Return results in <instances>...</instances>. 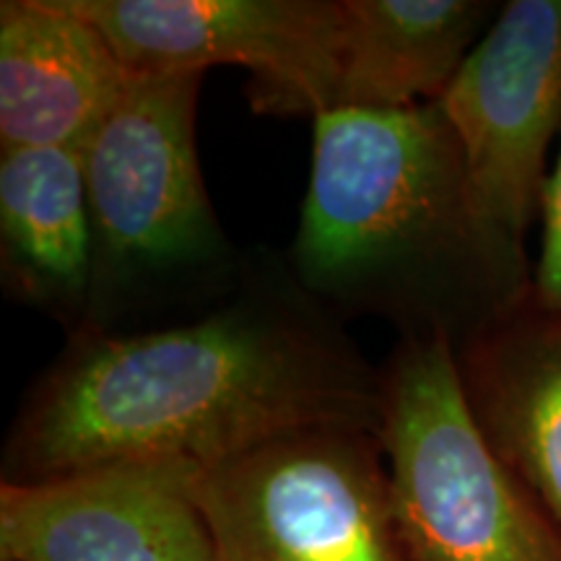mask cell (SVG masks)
<instances>
[{
    "mask_svg": "<svg viewBox=\"0 0 561 561\" xmlns=\"http://www.w3.org/2000/svg\"><path fill=\"white\" fill-rule=\"evenodd\" d=\"M382 369L271 255L227 297L159 328L79 333L11 421L3 481L125 462L191 471L320 426L380 430Z\"/></svg>",
    "mask_w": 561,
    "mask_h": 561,
    "instance_id": "1",
    "label": "cell"
},
{
    "mask_svg": "<svg viewBox=\"0 0 561 561\" xmlns=\"http://www.w3.org/2000/svg\"><path fill=\"white\" fill-rule=\"evenodd\" d=\"M289 268L335 318L385 320L455 348L530 289L476 214L439 102L333 110L312 121V164Z\"/></svg>",
    "mask_w": 561,
    "mask_h": 561,
    "instance_id": "2",
    "label": "cell"
},
{
    "mask_svg": "<svg viewBox=\"0 0 561 561\" xmlns=\"http://www.w3.org/2000/svg\"><path fill=\"white\" fill-rule=\"evenodd\" d=\"M201 83L198 73L133 79L83 146L94 257L79 333L193 318L244 276L248 257L231 244L203 182Z\"/></svg>",
    "mask_w": 561,
    "mask_h": 561,
    "instance_id": "3",
    "label": "cell"
},
{
    "mask_svg": "<svg viewBox=\"0 0 561 561\" xmlns=\"http://www.w3.org/2000/svg\"><path fill=\"white\" fill-rule=\"evenodd\" d=\"M377 437L405 561H561V525L483 439L450 341H398Z\"/></svg>",
    "mask_w": 561,
    "mask_h": 561,
    "instance_id": "4",
    "label": "cell"
},
{
    "mask_svg": "<svg viewBox=\"0 0 561 561\" xmlns=\"http://www.w3.org/2000/svg\"><path fill=\"white\" fill-rule=\"evenodd\" d=\"M221 561H405L380 437L294 432L193 476Z\"/></svg>",
    "mask_w": 561,
    "mask_h": 561,
    "instance_id": "5",
    "label": "cell"
},
{
    "mask_svg": "<svg viewBox=\"0 0 561 561\" xmlns=\"http://www.w3.org/2000/svg\"><path fill=\"white\" fill-rule=\"evenodd\" d=\"M462 151L476 214L533 278L551 140L561 136V0H510L439 100Z\"/></svg>",
    "mask_w": 561,
    "mask_h": 561,
    "instance_id": "6",
    "label": "cell"
},
{
    "mask_svg": "<svg viewBox=\"0 0 561 561\" xmlns=\"http://www.w3.org/2000/svg\"><path fill=\"white\" fill-rule=\"evenodd\" d=\"M133 79L250 70V102L265 115L339 110V0H68Z\"/></svg>",
    "mask_w": 561,
    "mask_h": 561,
    "instance_id": "7",
    "label": "cell"
},
{
    "mask_svg": "<svg viewBox=\"0 0 561 561\" xmlns=\"http://www.w3.org/2000/svg\"><path fill=\"white\" fill-rule=\"evenodd\" d=\"M195 471L125 462L0 483V557L11 561H221Z\"/></svg>",
    "mask_w": 561,
    "mask_h": 561,
    "instance_id": "8",
    "label": "cell"
},
{
    "mask_svg": "<svg viewBox=\"0 0 561 561\" xmlns=\"http://www.w3.org/2000/svg\"><path fill=\"white\" fill-rule=\"evenodd\" d=\"M483 439L561 525V310L528 289L455 348Z\"/></svg>",
    "mask_w": 561,
    "mask_h": 561,
    "instance_id": "9",
    "label": "cell"
},
{
    "mask_svg": "<svg viewBox=\"0 0 561 561\" xmlns=\"http://www.w3.org/2000/svg\"><path fill=\"white\" fill-rule=\"evenodd\" d=\"M133 76L68 0L0 3V146L83 151Z\"/></svg>",
    "mask_w": 561,
    "mask_h": 561,
    "instance_id": "10",
    "label": "cell"
},
{
    "mask_svg": "<svg viewBox=\"0 0 561 561\" xmlns=\"http://www.w3.org/2000/svg\"><path fill=\"white\" fill-rule=\"evenodd\" d=\"M91 219L81 151L0 153V278L13 301L50 314L70 335L91 294Z\"/></svg>",
    "mask_w": 561,
    "mask_h": 561,
    "instance_id": "11",
    "label": "cell"
},
{
    "mask_svg": "<svg viewBox=\"0 0 561 561\" xmlns=\"http://www.w3.org/2000/svg\"><path fill=\"white\" fill-rule=\"evenodd\" d=\"M500 9L491 0H339V110L439 102Z\"/></svg>",
    "mask_w": 561,
    "mask_h": 561,
    "instance_id": "12",
    "label": "cell"
},
{
    "mask_svg": "<svg viewBox=\"0 0 561 561\" xmlns=\"http://www.w3.org/2000/svg\"><path fill=\"white\" fill-rule=\"evenodd\" d=\"M541 250L533 263L530 289L543 305L561 310V136L559 153L546 180L541 198Z\"/></svg>",
    "mask_w": 561,
    "mask_h": 561,
    "instance_id": "13",
    "label": "cell"
},
{
    "mask_svg": "<svg viewBox=\"0 0 561 561\" xmlns=\"http://www.w3.org/2000/svg\"><path fill=\"white\" fill-rule=\"evenodd\" d=\"M0 561H11V559H5V557H0Z\"/></svg>",
    "mask_w": 561,
    "mask_h": 561,
    "instance_id": "14",
    "label": "cell"
}]
</instances>
